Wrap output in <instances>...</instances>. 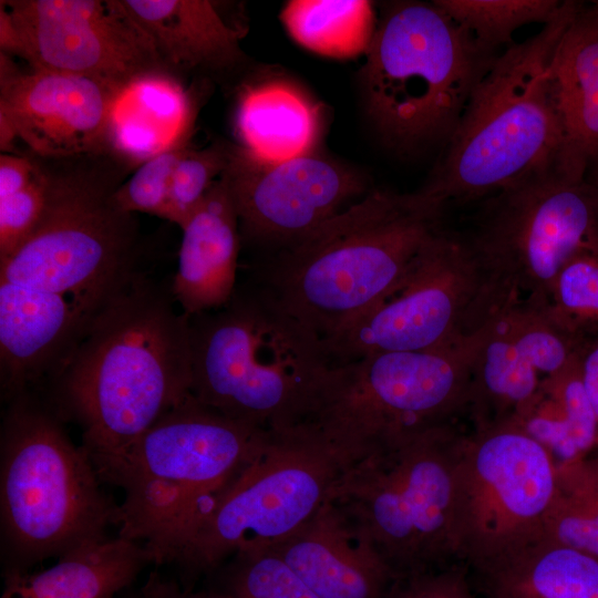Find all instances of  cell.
Returning a JSON list of instances; mask_svg holds the SVG:
<instances>
[{"label":"cell","instance_id":"1","mask_svg":"<svg viewBox=\"0 0 598 598\" xmlns=\"http://www.w3.org/2000/svg\"><path fill=\"white\" fill-rule=\"evenodd\" d=\"M190 388L189 317L171 282L137 270L95 313L45 400L78 423L95 462L127 448Z\"/></svg>","mask_w":598,"mask_h":598},{"label":"cell","instance_id":"2","mask_svg":"<svg viewBox=\"0 0 598 598\" xmlns=\"http://www.w3.org/2000/svg\"><path fill=\"white\" fill-rule=\"evenodd\" d=\"M444 208L421 189L371 190L301 240L266 256L250 278L324 341L402 280L444 228Z\"/></svg>","mask_w":598,"mask_h":598},{"label":"cell","instance_id":"3","mask_svg":"<svg viewBox=\"0 0 598 598\" xmlns=\"http://www.w3.org/2000/svg\"><path fill=\"white\" fill-rule=\"evenodd\" d=\"M192 395L266 432L309 420L333 365L323 339L252 280L189 317Z\"/></svg>","mask_w":598,"mask_h":598},{"label":"cell","instance_id":"4","mask_svg":"<svg viewBox=\"0 0 598 598\" xmlns=\"http://www.w3.org/2000/svg\"><path fill=\"white\" fill-rule=\"evenodd\" d=\"M581 7L566 1L538 33L497 56L473 91L423 193L446 207L558 168L564 133L553 61Z\"/></svg>","mask_w":598,"mask_h":598},{"label":"cell","instance_id":"5","mask_svg":"<svg viewBox=\"0 0 598 598\" xmlns=\"http://www.w3.org/2000/svg\"><path fill=\"white\" fill-rule=\"evenodd\" d=\"M48 401L8 400L0 434V526L4 574L107 537L117 506L101 488L86 450L75 445Z\"/></svg>","mask_w":598,"mask_h":598},{"label":"cell","instance_id":"6","mask_svg":"<svg viewBox=\"0 0 598 598\" xmlns=\"http://www.w3.org/2000/svg\"><path fill=\"white\" fill-rule=\"evenodd\" d=\"M347 464L308 424L269 432L261 452L151 550L186 580L216 571L239 550L272 547L328 501Z\"/></svg>","mask_w":598,"mask_h":598},{"label":"cell","instance_id":"7","mask_svg":"<svg viewBox=\"0 0 598 598\" xmlns=\"http://www.w3.org/2000/svg\"><path fill=\"white\" fill-rule=\"evenodd\" d=\"M497 56L434 2H396L365 53L369 115L399 152L445 144Z\"/></svg>","mask_w":598,"mask_h":598},{"label":"cell","instance_id":"8","mask_svg":"<svg viewBox=\"0 0 598 598\" xmlns=\"http://www.w3.org/2000/svg\"><path fill=\"white\" fill-rule=\"evenodd\" d=\"M268 437L190 393L127 448L92 462L102 483L124 493L118 536L151 551L250 463Z\"/></svg>","mask_w":598,"mask_h":598},{"label":"cell","instance_id":"9","mask_svg":"<svg viewBox=\"0 0 598 598\" xmlns=\"http://www.w3.org/2000/svg\"><path fill=\"white\" fill-rule=\"evenodd\" d=\"M39 158L48 174L44 215L0 261V282L104 301L137 271V219L112 200L127 159L111 151Z\"/></svg>","mask_w":598,"mask_h":598},{"label":"cell","instance_id":"10","mask_svg":"<svg viewBox=\"0 0 598 598\" xmlns=\"http://www.w3.org/2000/svg\"><path fill=\"white\" fill-rule=\"evenodd\" d=\"M488 329L489 321L437 349L333 363L305 424L326 439L348 466L422 432L457 423L467 415L473 368Z\"/></svg>","mask_w":598,"mask_h":598},{"label":"cell","instance_id":"11","mask_svg":"<svg viewBox=\"0 0 598 598\" xmlns=\"http://www.w3.org/2000/svg\"><path fill=\"white\" fill-rule=\"evenodd\" d=\"M435 427L349 464L328 501L398 577L457 563L455 474L465 435ZM461 563V561H460Z\"/></svg>","mask_w":598,"mask_h":598},{"label":"cell","instance_id":"12","mask_svg":"<svg viewBox=\"0 0 598 598\" xmlns=\"http://www.w3.org/2000/svg\"><path fill=\"white\" fill-rule=\"evenodd\" d=\"M594 220L590 182L558 169L489 196L463 237L493 310L524 299L549 303L560 269L588 247Z\"/></svg>","mask_w":598,"mask_h":598},{"label":"cell","instance_id":"13","mask_svg":"<svg viewBox=\"0 0 598 598\" xmlns=\"http://www.w3.org/2000/svg\"><path fill=\"white\" fill-rule=\"evenodd\" d=\"M556 467L512 421L466 432L455 474L457 560L475 571L543 538Z\"/></svg>","mask_w":598,"mask_h":598},{"label":"cell","instance_id":"14","mask_svg":"<svg viewBox=\"0 0 598 598\" xmlns=\"http://www.w3.org/2000/svg\"><path fill=\"white\" fill-rule=\"evenodd\" d=\"M493 316L484 278L464 237L443 228L388 295L323 342L332 363L424 351L463 340Z\"/></svg>","mask_w":598,"mask_h":598},{"label":"cell","instance_id":"15","mask_svg":"<svg viewBox=\"0 0 598 598\" xmlns=\"http://www.w3.org/2000/svg\"><path fill=\"white\" fill-rule=\"evenodd\" d=\"M30 68L126 90L168 68L121 0H2Z\"/></svg>","mask_w":598,"mask_h":598},{"label":"cell","instance_id":"16","mask_svg":"<svg viewBox=\"0 0 598 598\" xmlns=\"http://www.w3.org/2000/svg\"><path fill=\"white\" fill-rule=\"evenodd\" d=\"M224 175L240 234L268 255L301 240L367 187L360 174L317 153L265 162L235 145Z\"/></svg>","mask_w":598,"mask_h":598},{"label":"cell","instance_id":"17","mask_svg":"<svg viewBox=\"0 0 598 598\" xmlns=\"http://www.w3.org/2000/svg\"><path fill=\"white\" fill-rule=\"evenodd\" d=\"M0 114L34 156L63 159L111 151L110 131L121 90L69 73L21 71L1 52Z\"/></svg>","mask_w":598,"mask_h":598},{"label":"cell","instance_id":"18","mask_svg":"<svg viewBox=\"0 0 598 598\" xmlns=\"http://www.w3.org/2000/svg\"><path fill=\"white\" fill-rule=\"evenodd\" d=\"M106 300L90 301L0 282L2 396L8 401L49 384Z\"/></svg>","mask_w":598,"mask_h":598},{"label":"cell","instance_id":"19","mask_svg":"<svg viewBox=\"0 0 598 598\" xmlns=\"http://www.w3.org/2000/svg\"><path fill=\"white\" fill-rule=\"evenodd\" d=\"M271 548L318 598H389L399 578L330 501Z\"/></svg>","mask_w":598,"mask_h":598},{"label":"cell","instance_id":"20","mask_svg":"<svg viewBox=\"0 0 598 598\" xmlns=\"http://www.w3.org/2000/svg\"><path fill=\"white\" fill-rule=\"evenodd\" d=\"M181 229L171 290L182 311L192 317L226 303L238 283L240 224L224 174Z\"/></svg>","mask_w":598,"mask_h":598},{"label":"cell","instance_id":"21","mask_svg":"<svg viewBox=\"0 0 598 598\" xmlns=\"http://www.w3.org/2000/svg\"><path fill=\"white\" fill-rule=\"evenodd\" d=\"M563 125L558 169L585 178L598 165V8L582 6L565 31L553 61Z\"/></svg>","mask_w":598,"mask_h":598},{"label":"cell","instance_id":"22","mask_svg":"<svg viewBox=\"0 0 598 598\" xmlns=\"http://www.w3.org/2000/svg\"><path fill=\"white\" fill-rule=\"evenodd\" d=\"M169 68L227 71L245 54L240 34L207 0H121Z\"/></svg>","mask_w":598,"mask_h":598},{"label":"cell","instance_id":"23","mask_svg":"<svg viewBox=\"0 0 598 598\" xmlns=\"http://www.w3.org/2000/svg\"><path fill=\"white\" fill-rule=\"evenodd\" d=\"M323 128L320 105L289 81L261 80L239 96V146L258 159L281 162L316 153Z\"/></svg>","mask_w":598,"mask_h":598},{"label":"cell","instance_id":"24","mask_svg":"<svg viewBox=\"0 0 598 598\" xmlns=\"http://www.w3.org/2000/svg\"><path fill=\"white\" fill-rule=\"evenodd\" d=\"M152 563L144 544L106 538L63 555L45 570L4 574L1 598H113Z\"/></svg>","mask_w":598,"mask_h":598},{"label":"cell","instance_id":"25","mask_svg":"<svg viewBox=\"0 0 598 598\" xmlns=\"http://www.w3.org/2000/svg\"><path fill=\"white\" fill-rule=\"evenodd\" d=\"M470 573L486 598H598V558L545 537Z\"/></svg>","mask_w":598,"mask_h":598},{"label":"cell","instance_id":"26","mask_svg":"<svg viewBox=\"0 0 598 598\" xmlns=\"http://www.w3.org/2000/svg\"><path fill=\"white\" fill-rule=\"evenodd\" d=\"M580 359L542 378L533 396L508 420L538 442L556 465L598 447V421L582 385Z\"/></svg>","mask_w":598,"mask_h":598},{"label":"cell","instance_id":"27","mask_svg":"<svg viewBox=\"0 0 598 598\" xmlns=\"http://www.w3.org/2000/svg\"><path fill=\"white\" fill-rule=\"evenodd\" d=\"M542 380L495 313L475 361L467 415L473 429L511 420L533 396Z\"/></svg>","mask_w":598,"mask_h":598},{"label":"cell","instance_id":"28","mask_svg":"<svg viewBox=\"0 0 598 598\" xmlns=\"http://www.w3.org/2000/svg\"><path fill=\"white\" fill-rule=\"evenodd\" d=\"M280 19L297 43L333 59L365 54L377 29L372 3L365 0H293Z\"/></svg>","mask_w":598,"mask_h":598},{"label":"cell","instance_id":"29","mask_svg":"<svg viewBox=\"0 0 598 598\" xmlns=\"http://www.w3.org/2000/svg\"><path fill=\"white\" fill-rule=\"evenodd\" d=\"M543 537L598 558V450L557 465Z\"/></svg>","mask_w":598,"mask_h":598},{"label":"cell","instance_id":"30","mask_svg":"<svg viewBox=\"0 0 598 598\" xmlns=\"http://www.w3.org/2000/svg\"><path fill=\"white\" fill-rule=\"evenodd\" d=\"M453 21L482 47L496 50L512 41L513 33L529 23L546 24L563 10L557 0H435Z\"/></svg>","mask_w":598,"mask_h":598},{"label":"cell","instance_id":"31","mask_svg":"<svg viewBox=\"0 0 598 598\" xmlns=\"http://www.w3.org/2000/svg\"><path fill=\"white\" fill-rule=\"evenodd\" d=\"M219 589L230 598H318L271 547L233 555Z\"/></svg>","mask_w":598,"mask_h":598},{"label":"cell","instance_id":"32","mask_svg":"<svg viewBox=\"0 0 598 598\" xmlns=\"http://www.w3.org/2000/svg\"><path fill=\"white\" fill-rule=\"evenodd\" d=\"M556 315L581 336H598V254L584 248L557 275L549 300ZM594 340V339H590Z\"/></svg>","mask_w":598,"mask_h":598},{"label":"cell","instance_id":"33","mask_svg":"<svg viewBox=\"0 0 598 598\" xmlns=\"http://www.w3.org/2000/svg\"><path fill=\"white\" fill-rule=\"evenodd\" d=\"M233 145L216 142L202 150L189 148L177 164L164 218L182 228L213 184L225 173Z\"/></svg>","mask_w":598,"mask_h":598},{"label":"cell","instance_id":"34","mask_svg":"<svg viewBox=\"0 0 598 598\" xmlns=\"http://www.w3.org/2000/svg\"><path fill=\"white\" fill-rule=\"evenodd\" d=\"M190 147L184 140L145 159L114 192L117 208L164 218L174 171Z\"/></svg>","mask_w":598,"mask_h":598},{"label":"cell","instance_id":"35","mask_svg":"<svg viewBox=\"0 0 598 598\" xmlns=\"http://www.w3.org/2000/svg\"><path fill=\"white\" fill-rule=\"evenodd\" d=\"M38 171L22 190L0 198V261L10 256L38 227L48 202V174L33 155Z\"/></svg>","mask_w":598,"mask_h":598},{"label":"cell","instance_id":"36","mask_svg":"<svg viewBox=\"0 0 598 598\" xmlns=\"http://www.w3.org/2000/svg\"><path fill=\"white\" fill-rule=\"evenodd\" d=\"M389 598H477L464 563L401 576Z\"/></svg>","mask_w":598,"mask_h":598},{"label":"cell","instance_id":"37","mask_svg":"<svg viewBox=\"0 0 598 598\" xmlns=\"http://www.w3.org/2000/svg\"><path fill=\"white\" fill-rule=\"evenodd\" d=\"M126 598H230L219 588L193 590L175 579L164 577L153 570L137 589L130 591Z\"/></svg>","mask_w":598,"mask_h":598},{"label":"cell","instance_id":"38","mask_svg":"<svg viewBox=\"0 0 598 598\" xmlns=\"http://www.w3.org/2000/svg\"><path fill=\"white\" fill-rule=\"evenodd\" d=\"M38 171L35 158L1 154L0 156V198L11 196L25 188Z\"/></svg>","mask_w":598,"mask_h":598},{"label":"cell","instance_id":"39","mask_svg":"<svg viewBox=\"0 0 598 598\" xmlns=\"http://www.w3.org/2000/svg\"><path fill=\"white\" fill-rule=\"evenodd\" d=\"M580 372L584 389L598 421V337L581 354Z\"/></svg>","mask_w":598,"mask_h":598},{"label":"cell","instance_id":"40","mask_svg":"<svg viewBox=\"0 0 598 598\" xmlns=\"http://www.w3.org/2000/svg\"><path fill=\"white\" fill-rule=\"evenodd\" d=\"M0 48L7 55L22 56V45L18 31L11 20L10 13L0 2Z\"/></svg>","mask_w":598,"mask_h":598},{"label":"cell","instance_id":"41","mask_svg":"<svg viewBox=\"0 0 598 598\" xmlns=\"http://www.w3.org/2000/svg\"><path fill=\"white\" fill-rule=\"evenodd\" d=\"M586 177L590 182L595 194V220L587 248L598 254V165L589 168Z\"/></svg>","mask_w":598,"mask_h":598},{"label":"cell","instance_id":"42","mask_svg":"<svg viewBox=\"0 0 598 598\" xmlns=\"http://www.w3.org/2000/svg\"><path fill=\"white\" fill-rule=\"evenodd\" d=\"M0 145L1 150L7 152L10 150L12 142L18 137L16 130L7 117L0 114Z\"/></svg>","mask_w":598,"mask_h":598},{"label":"cell","instance_id":"43","mask_svg":"<svg viewBox=\"0 0 598 598\" xmlns=\"http://www.w3.org/2000/svg\"><path fill=\"white\" fill-rule=\"evenodd\" d=\"M594 4L598 8V1H595Z\"/></svg>","mask_w":598,"mask_h":598},{"label":"cell","instance_id":"44","mask_svg":"<svg viewBox=\"0 0 598 598\" xmlns=\"http://www.w3.org/2000/svg\"><path fill=\"white\" fill-rule=\"evenodd\" d=\"M596 450H598V448H596Z\"/></svg>","mask_w":598,"mask_h":598}]
</instances>
